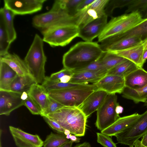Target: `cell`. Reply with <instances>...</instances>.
Here are the masks:
<instances>
[{"label":"cell","instance_id":"cell-16","mask_svg":"<svg viewBox=\"0 0 147 147\" xmlns=\"http://www.w3.org/2000/svg\"><path fill=\"white\" fill-rule=\"evenodd\" d=\"M142 41L141 38L137 37L120 39L109 37L100 42V46L104 52L114 51L131 47L142 43Z\"/></svg>","mask_w":147,"mask_h":147},{"label":"cell","instance_id":"cell-6","mask_svg":"<svg viewBox=\"0 0 147 147\" xmlns=\"http://www.w3.org/2000/svg\"><path fill=\"white\" fill-rule=\"evenodd\" d=\"M79 28L76 25L53 26L42 31L44 42L52 47H63L78 37Z\"/></svg>","mask_w":147,"mask_h":147},{"label":"cell","instance_id":"cell-25","mask_svg":"<svg viewBox=\"0 0 147 147\" xmlns=\"http://www.w3.org/2000/svg\"><path fill=\"white\" fill-rule=\"evenodd\" d=\"M134 37L141 38L143 40L147 38V17L129 30L110 37L120 39Z\"/></svg>","mask_w":147,"mask_h":147},{"label":"cell","instance_id":"cell-41","mask_svg":"<svg viewBox=\"0 0 147 147\" xmlns=\"http://www.w3.org/2000/svg\"><path fill=\"white\" fill-rule=\"evenodd\" d=\"M45 121L52 129L59 133L64 134L65 129L61 126L58 123L50 119L46 116L42 117Z\"/></svg>","mask_w":147,"mask_h":147},{"label":"cell","instance_id":"cell-9","mask_svg":"<svg viewBox=\"0 0 147 147\" xmlns=\"http://www.w3.org/2000/svg\"><path fill=\"white\" fill-rule=\"evenodd\" d=\"M147 133V110L131 125L115 135L118 143L134 147L135 142Z\"/></svg>","mask_w":147,"mask_h":147},{"label":"cell","instance_id":"cell-13","mask_svg":"<svg viewBox=\"0 0 147 147\" xmlns=\"http://www.w3.org/2000/svg\"><path fill=\"white\" fill-rule=\"evenodd\" d=\"M21 94L0 90V115L9 116L11 112L24 105Z\"/></svg>","mask_w":147,"mask_h":147},{"label":"cell","instance_id":"cell-34","mask_svg":"<svg viewBox=\"0 0 147 147\" xmlns=\"http://www.w3.org/2000/svg\"><path fill=\"white\" fill-rule=\"evenodd\" d=\"M70 140L67 138L66 136L64 134L51 132L43 142V146L44 147H59Z\"/></svg>","mask_w":147,"mask_h":147},{"label":"cell","instance_id":"cell-30","mask_svg":"<svg viewBox=\"0 0 147 147\" xmlns=\"http://www.w3.org/2000/svg\"><path fill=\"white\" fill-rule=\"evenodd\" d=\"M138 68L134 63L127 60L109 70L107 75H118L124 77Z\"/></svg>","mask_w":147,"mask_h":147},{"label":"cell","instance_id":"cell-44","mask_svg":"<svg viewBox=\"0 0 147 147\" xmlns=\"http://www.w3.org/2000/svg\"><path fill=\"white\" fill-rule=\"evenodd\" d=\"M71 76H72L68 75L64 76L60 78L59 81L64 83L69 82L71 78Z\"/></svg>","mask_w":147,"mask_h":147},{"label":"cell","instance_id":"cell-51","mask_svg":"<svg viewBox=\"0 0 147 147\" xmlns=\"http://www.w3.org/2000/svg\"><path fill=\"white\" fill-rule=\"evenodd\" d=\"M142 43L144 49V50L147 49V38L143 40Z\"/></svg>","mask_w":147,"mask_h":147},{"label":"cell","instance_id":"cell-7","mask_svg":"<svg viewBox=\"0 0 147 147\" xmlns=\"http://www.w3.org/2000/svg\"><path fill=\"white\" fill-rule=\"evenodd\" d=\"M32 23L34 27L42 31L56 26L76 25L74 16L61 10L51 9L48 12L34 16Z\"/></svg>","mask_w":147,"mask_h":147},{"label":"cell","instance_id":"cell-8","mask_svg":"<svg viewBox=\"0 0 147 147\" xmlns=\"http://www.w3.org/2000/svg\"><path fill=\"white\" fill-rule=\"evenodd\" d=\"M117 96L115 94H108L100 107L97 111L95 125L101 131L115 122L120 117L115 111Z\"/></svg>","mask_w":147,"mask_h":147},{"label":"cell","instance_id":"cell-11","mask_svg":"<svg viewBox=\"0 0 147 147\" xmlns=\"http://www.w3.org/2000/svg\"><path fill=\"white\" fill-rule=\"evenodd\" d=\"M46 0H4V6L16 15L31 14L40 10Z\"/></svg>","mask_w":147,"mask_h":147},{"label":"cell","instance_id":"cell-5","mask_svg":"<svg viewBox=\"0 0 147 147\" xmlns=\"http://www.w3.org/2000/svg\"><path fill=\"white\" fill-rule=\"evenodd\" d=\"M143 19L141 14L137 11L112 17L98 37V42H100L109 37L129 30Z\"/></svg>","mask_w":147,"mask_h":147},{"label":"cell","instance_id":"cell-4","mask_svg":"<svg viewBox=\"0 0 147 147\" xmlns=\"http://www.w3.org/2000/svg\"><path fill=\"white\" fill-rule=\"evenodd\" d=\"M97 89L92 84L68 89L55 90L48 95L65 106L79 107L87 97Z\"/></svg>","mask_w":147,"mask_h":147},{"label":"cell","instance_id":"cell-27","mask_svg":"<svg viewBox=\"0 0 147 147\" xmlns=\"http://www.w3.org/2000/svg\"><path fill=\"white\" fill-rule=\"evenodd\" d=\"M0 13L3 15L9 40L11 43L16 40L17 37L13 21L15 15L11 10L4 6L0 9Z\"/></svg>","mask_w":147,"mask_h":147},{"label":"cell","instance_id":"cell-20","mask_svg":"<svg viewBox=\"0 0 147 147\" xmlns=\"http://www.w3.org/2000/svg\"><path fill=\"white\" fill-rule=\"evenodd\" d=\"M125 87L134 90L147 86V71L138 68L124 77Z\"/></svg>","mask_w":147,"mask_h":147},{"label":"cell","instance_id":"cell-3","mask_svg":"<svg viewBox=\"0 0 147 147\" xmlns=\"http://www.w3.org/2000/svg\"><path fill=\"white\" fill-rule=\"evenodd\" d=\"M44 42L43 39L36 34L24 60L29 74L40 85L42 84L46 78L45 65L47 57L44 51Z\"/></svg>","mask_w":147,"mask_h":147},{"label":"cell","instance_id":"cell-47","mask_svg":"<svg viewBox=\"0 0 147 147\" xmlns=\"http://www.w3.org/2000/svg\"><path fill=\"white\" fill-rule=\"evenodd\" d=\"M70 139L73 142L78 143L80 142V138L74 135H71Z\"/></svg>","mask_w":147,"mask_h":147},{"label":"cell","instance_id":"cell-23","mask_svg":"<svg viewBox=\"0 0 147 147\" xmlns=\"http://www.w3.org/2000/svg\"><path fill=\"white\" fill-rule=\"evenodd\" d=\"M17 73L7 64L0 61V90L10 91V86Z\"/></svg>","mask_w":147,"mask_h":147},{"label":"cell","instance_id":"cell-18","mask_svg":"<svg viewBox=\"0 0 147 147\" xmlns=\"http://www.w3.org/2000/svg\"><path fill=\"white\" fill-rule=\"evenodd\" d=\"M140 115L136 113L120 117L110 126L101 131V132L109 136H114L116 134L130 127L138 120Z\"/></svg>","mask_w":147,"mask_h":147},{"label":"cell","instance_id":"cell-53","mask_svg":"<svg viewBox=\"0 0 147 147\" xmlns=\"http://www.w3.org/2000/svg\"><path fill=\"white\" fill-rule=\"evenodd\" d=\"M71 135V134H68L66 136V138L67 139H70Z\"/></svg>","mask_w":147,"mask_h":147},{"label":"cell","instance_id":"cell-49","mask_svg":"<svg viewBox=\"0 0 147 147\" xmlns=\"http://www.w3.org/2000/svg\"><path fill=\"white\" fill-rule=\"evenodd\" d=\"M73 142L70 140L69 142L62 145L59 147H72Z\"/></svg>","mask_w":147,"mask_h":147},{"label":"cell","instance_id":"cell-42","mask_svg":"<svg viewBox=\"0 0 147 147\" xmlns=\"http://www.w3.org/2000/svg\"><path fill=\"white\" fill-rule=\"evenodd\" d=\"M142 138L141 140H138L135 142V147H147V133Z\"/></svg>","mask_w":147,"mask_h":147},{"label":"cell","instance_id":"cell-19","mask_svg":"<svg viewBox=\"0 0 147 147\" xmlns=\"http://www.w3.org/2000/svg\"><path fill=\"white\" fill-rule=\"evenodd\" d=\"M142 42L134 46L123 50L111 52L133 62L139 68H142V58L144 49Z\"/></svg>","mask_w":147,"mask_h":147},{"label":"cell","instance_id":"cell-55","mask_svg":"<svg viewBox=\"0 0 147 147\" xmlns=\"http://www.w3.org/2000/svg\"><path fill=\"white\" fill-rule=\"evenodd\" d=\"M0 147H1V139H0Z\"/></svg>","mask_w":147,"mask_h":147},{"label":"cell","instance_id":"cell-24","mask_svg":"<svg viewBox=\"0 0 147 147\" xmlns=\"http://www.w3.org/2000/svg\"><path fill=\"white\" fill-rule=\"evenodd\" d=\"M28 94L40 108L41 116L47 107L48 97L47 92L41 85L36 84L32 86Z\"/></svg>","mask_w":147,"mask_h":147},{"label":"cell","instance_id":"cell-48","mask_svg":"<svg viewBox=\"0 0 147 147\" xmlns=\"http://www.w3.org/2000/svg\"><path fill=\"white\" fill-rule=\"evenodd\" d=\"M28 93L26 92H24L21 94V99L23 101L26 100L28 97Z\"/></svg>","mask_w":147,"mask_h":147},{"label":"cell","instance_id":"cell-38","mask_svg":"<svg viewBox=\"0 0 147 147\" xmlns=\"http://www.w3.org/2000/svg\"><path fill=\"white\" fill-rule=\"evenodd\" d=\"M24 105L32 114L41 115L42 112L40 108L29 95L28 98L24 101Z\"/></svg>","mask_w":147,"mask_h":147},{"label":"cell","instance_id":"cell-37","mask_svg":"<svg viewBox=\"0 0 147 147\" xmlns=\"http://www.w3.org/2000/svg\"><path fill=\"white\" fill-rule=\"evenodd\" d=\"M64 106L48 95L47 108L41 116H46Z\"/></svg>","mask_w":147,"mask_h":147},{"label":"cell","instance_id":"cell-2","mask_svg":"<svg viewBox=\"0 0 147 147\" xmlns=\"http://www.w3.org/2000/svg\"><path fill=\"white\" fill-rule=\"evenodd\" d=\"M46 116L77 137L85 135L87 117L78 107L64 106Z\"/></svg>","mask_w":147,"mask_h":147},{"label":"cell","instance_id":"cell-46","mask_svg":"<svg viewBox=\"0 0 147 147\" xmlns=\"http://www.w3.org/2000/svg\"><path fill=\"white\" fill-rule=\"evenodd\" d=\"M74 147H91V146L89 142H85L81 144H77Z\"/></svg>","mask_w":147,"mask_h":147},{"label":"cell","instance_id":"cell-21","mask_svg":"<svg viewBox=\"0 0 147 147\" xmlns=\"http://www.w3.org/2000/svg\"><path fill=\"white\" fill-rule=\"evenodd\" d=\"M0 61L7 64L19 76L29 74L24 60L15 53L10 54L9 53L4 56L0 57Z\"/></svg>","mask_w":147,"mask_h":147},{"label":"cell","instance_id":"cell-52","mask_svg":"<svg viewBox=\"0 0 147 147\" xmlns=\"http://www.w3.org/2000/svg\"><path fill=\"white\" fill-rule=\"evenodd\" d=\"M71 134V132L69 130L67 129H65V131H64V134L65 135V136H66L67 135H68V134Z\"/></svg>","mask_w":147,"mask_h":147},{"label":"cell","instance_id":"cell-35","mask_svg":"<svg viewBox=\"0 0 147 147\" xmlns=\"http://www.w3.org/2000/svg\"><path fill=\"white\" fill-rule=\"evenodd\" d=\"M137 11L145 17L147 16V0H131L125 11V13Z\"/></svg>","mask_w":147,"mask_h":147},{"label":"cell","instance_id":"cell-22","mask_svg":"<svg viewBox=\"0 0 147 147\" xmlns=\"http://www.w3.org/2000/svg\"><path fill=\"white\" fill-rule=\"evenodd\" d=\"M37 84L29 74L24 76L17 75L10 86V91L22 94L24 92L28 93L32 86Z\"/></svg>","mask_w":147,"mask_h":147},{"label":"cell","instance_id":"cell-28","mask_svg":"<svg viewBox=\"0 0 147 147\" xmlns=\"http://www.w3.org/2000/svg\"><path fill=\"white\" fill-rule=\"evenodd\" d=\"M82 0H57L55 1L51 9H60L69 15L74 16L77 8Z\"/></svg>","mask_w":147,"mask_h":147},{"label":"cell","instance_id":"cell-10","mask_svg":"<svg viewBox=\"0 0 147 147\" xmlns=\"http://www.w3.org/2000/svg\"><path fill=\"white\" fill-rule=\"evenodd\" d=\"M109 0H95L91 4L78 11L74 16L79 28L106 15L105 9Z\"/></svg>","mask_w":147,"mask_h":147},{"label":"cell","instance_id":"cell-45","mask_svg":"<svg viewBox=\"0 0 147 147\" xmlns=\"http://www.w3.org/2000/svg\"><path fill=\"white\" fill-rule=\"evenodd\" d=\"M123 110V107L119 105V104L117 105L115 108V111L116 113L118 115L122 113Z\"/></svg>","mask_w":147,"mask_h":147},{"label":"cell","instance_id":"cell-1","mask_svg":"<svg viewBox=\"0 0 147 147\" xmlns=\"http://www.w3.org/2000/svg\"><path fill=\"white\" fill-rule=\"evenodd\" d=\"M103 53L97 42H78L64 54V68L72 71L80 69L99 59Z\"/></svg>","mask_w":147,"mask_h":147},{"label":"cell","instance_id":"cell-43","mask_svg":"<svg viewBox=\"0 0 147 147\" xmlns=\"http://www.w3.org/2000/svg\"><path fill=\"white\" fill-rule=\"evenodd\" d=\"M95 0H82L77 8V11H80L92 3Z\"/></svg>","mask_w":147,"mask_h":147},{"label":"cell","instance_id":"cell-50","mask_svg":"<svg viewBox=\"0 0 147 147\" xmlns=\"http://www.w3.org/2000/svg\"><path fill=\"white\" fill-rule=\"evenodd\" d=\"M147 59V49L144 50L142 58V64L144 65Z\"/></svg>","mask_w":147,"mask_h":147},{"label":"cell","instance_id":"cell-36","mask_svg":"<svg viewBox=\"0 0 147 147\" xmlns=\"http://www.w3.org/2000/svg\"><path fill=\"white\" fill-rule=\"evenodd\" d=\"M131 0H109L105 9V14L112 16L114 10L117 8L127 7Z\"/></svg>","mask_w":147,"mask_h":147},{"label":"cell","instance_id":"cell-26","mask_svg":"<svg viewBox=\"0 0 147 147\" xmlns=\"http://www.w3.org/2000/svg\"><path fill=\"white\" fill-rule=\"evenodd\" d=\"M104 76L98 72L84 71L74 73L69 82L84 84L90 83L93 84Z\"/></svg>","mask_w":147,"mask_h":147},{"label":"cell","instance_id":"cell-40","mask_svg":"<svg viewBox=\"0 0 147 147\" xmlns=\"http://www.w3.org/2000/svg\"><path fill=\"white\" fill-rule=\"evenodd\" d=\"M73 74L72 71L64 68L59 71L52 74L48 78L52 80L60 82V79L63 76L66 75L72 76Z\"/></svg>","mask_w":147,"mask_h":147},{"label":"cell","instance_id":"cell-54","mask_svg":"<svg viewBox=\"0 0 147 147\" xmlns=\"http://www.w3.org/2000/svg\"><path fill=\"white\" fill-rule=\"evenodd\" d=\"M144 106L147 107V100L144 102Z\"/></svg>","mask_w":147,"mask_h":147},{"label":"cell","instance_id":"cell-32","mask_svg":"<svg viewBox=\"0 0 147 147\" xmlns=\"http://www.w3.org/2000/svg\"><path fill=\"white\" fill-rule=\"evenodd\" d=\"M11 44L3 15L0 13V57L9 53L8 51Z\"/></svg>","mask_w":147,"mask_h":147},{"label":"cell","instance_id":"cell-39","mask_svg":"<svg viewBox=\"0 0 147 147\" xmlns=\"http://www.w3.org/2000/svg\"><path fill=\"white\" fill-rule=\"evenodd\" d=\"M96 133L97 142L104 147H117L116 144L109 136L101 132Z\"/></svg>","mask_w":147,"mask_h":147},{"label":"cell","instance_id":"cell-33","mask_svg":"<svg viewBox=\"0 0 147 147\" xmlns=\"http://www.w3.org/2000/svg\"><path fill=\"white\" fill-rule=\"evenodd\" d=\"M85 84H80L70 82L64 83L52 80L46 77L44 82L41 85L47 92L51 90H60L79 87Z\"/></svg>","mask_w":147,"mask_h":147},{"label":"cell","instance_id":"cell-31","mask_svg":"<svg viewBox=\"0 0 147 147\" xmlns=\"http://www.w3.org/2000/svg\"><path fill=\"white\" fill-rule=\"evenodd\" d=\"M103 66L107 71L127 59L109 51L104 52L100 58Z\"/></svg>","mask_w":147,"mask_h":147},{"label":"cell","instance_id":"cell-15","mask_svg":"<svg viewBox=\"0 0 147 147\" xmlns=\"http://www.w3.org/2000/svg\"><path fill=\"white\" fill-rule=\"evenodd\" d=\"M107 17L105 15L79 28L78 37L85 41L92 42L98 36L105 27L107 23Z\"/></svg>","mask_w":147,"mask_h":147},{"label":"cell","instance_id":"cell-12","mask_svg":"<svg viewBox=\"0 0 147 147\" xmlns=\"http://www.w3.org/2000/svg\"><path fill=\"white\" fill-rule=\"evenodd\" d=\"M97 89L104 91L108 94H121L125 87L124 77L106 75L93 84Z\"/></svg>","mask_w":147,"mask_h":147},{"label":"cell","instance_id":"cell-14","mask_svg":"<svg viewBox=\"0 0 147 147\" xmlns=\"http://www.w3.org/2000/svg\"><path fill=\"white\" fill-rule=\"evenodd\" d=\"M10 132L18 147H42L43 142L37 135H32L12 126L9 127Z\"/></svg>","mask_w":147,"mask_h":147},{"label":"cell","instance_id":"cell-17","mask_svg":"<svg viewBox=\"0 0 147 147\" xmlns=\"http://www.w3.org/2000/svg\"><path fill=\"white\" fill-rule=\"evenodd\" d=\"M108 94L107 92L102 90H95L78 108L88 118L98 110Z\"/></svg>","mask_w":147,"mask_h":147},{"label":"cell","instance_id":"cell-29","mask_svg":"<svg viewBox=\"0 0 147 147\" xmlns=\"http://www.w3.org/2000/svg\"><path fill=\"white\" fill-rule=\"evenodd\" d=\"M121 94L123 98L132 100L136 103L145 102L147 100V86L138 90L125 87Z\"/></svg>","mask_w":147,"mask_h":147}]
</instances>
